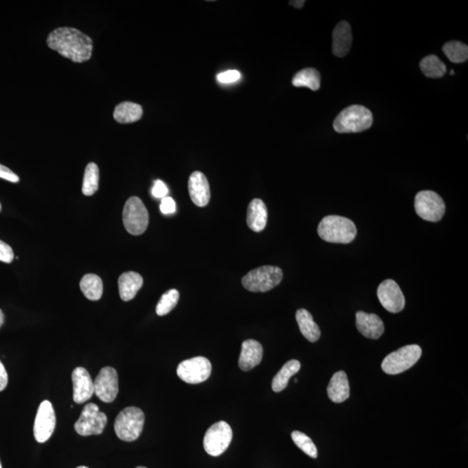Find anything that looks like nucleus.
<instances>
[{"mask_svg":"<svg viewBox=\"0 0 468 468\" xmlns=\"http://www.w3.org/2000/svg\"><path fill=\"white\" fill-rule=\"evenodd\" d=\"M48 46L75 62L90 60L93 51V41L79 29L61 27L48 36Z\"/></svg>","mask_w":468,"mask_h":468,"instance_id":"obj_1","label":"nucleus"},{"mask_svg":"<svg viewBox=\"0 0 468 468\" xmlns=\"http://www.w3.org/2000/svg\"><path fill=\"white\" fill-rule=\"evenodd\" d=\"M0 211H1V204H0Z\"/></svg>","mask_w":468,"mask_h":468,"instance_id":"obj_44","label":"nucleus"},{"mask_svg":"<svg viewBox=\"0 0 468 468\" xmlns=\"http://www.w3.org/2000/svg\"><path fill=\"white\" fill-rule=\"evenodd\" d=\"M160 209L163 215H172L176 211L175 201L171 197L161 199Z\"/></svg>","mask_w":468,"mask_h":468,"instance_id":"obj_35","label":"nucleus"},{"mask_svg":"<svg viewBox=\"0 0 468 468\" xmlns=\"http://www.w3.org/2000/svg\"><path fill=\"white\" fill-rule=\"evenodd\" d=\"M95 394L103 403H112L116 399L119 386L118 375L112 367L102 368L94 382Z\"/></svg>","mask_w":468,"mask_h":468,"instance_id":"obj_13","label":"nucleus"},{"mask_svg":"<svg viewBox=\"0 0 468 468\" xmlns=\"http://www.w3.org/2000/svg\"><path fill=\"white\" fill-rule=\"evenodd\" d=\"M292 439L297 447L300 448L305 454L314 459L318 457V449H316L311 438L307 436V434L300 432V431H294L292 434Z\"/></svg>","mask_w":468,"mask_h":468,"instance_id":"obj_32","label":"nucleus"},{"mask_svg":"<svg viewBox=\"0 0 468 468\" xmlns=\"http://www.w3.org/2000/svg\"><path fill=\"white\" fill-rule=\"evenodd\" d=\"M0 178L8 180V182L17 183L20 182V177L11 171L10 168H6V166L0 164Z\"/></svg>","mask_w":468,"mask_h":468,"instance_id":"obj_37","label":"nucleus"},{"mask_svg":"<svg viewBox=\"0 0 468 468\" xmlns=\"http://www.w3.org/2000/svg\"><path fill=\"white\" fill-rule=\"evenodd\" d=\"M268 212L267 206L260 199H254L250 202L248 208L246 223L250 230L260 233L267 227Z\"/></svg>","mask_w":468,"mask_h":468,"instance_id":"obj_20","label":"nucleus"},{"mask_svg":"<svg viewBox=\"0 0 468 468\" xmlns=\"http://www.w3.org/2000/svg\"><path fill=\"white\" fill-rule=\"evenodd\" d=\"M14 253L12 248L6 243L0 241V261L5 263H12Z\"/></svg>","mask_w":468,"mask_h":468,"instance_id":"obj_34","label":"nucleus"},{"mask_svg":"<svg viewBox=\"0 0 468 468\" xmlns=\"http://www.w3.org/2000/svg\"><path fill=\"white\" fill-rule=\"evenodd\" d=\"M107 422V415L99 411L98 405L88 403L75 423V430L82 436H98L105 430Z\"/></svg>","mask_w":468,"mask_h":468,"instance_id":"obj_9","label":"nucleus"},{"mask_svg":"<svg viewBox=\"0 0 468 468\" xmlns=\"http://www.w3.org/2000/svg\"><path fill=\"white\" fill-rule=\"evenodd\" d=\"M415 209L422 219L437 222L444 216L446 206L443 199L436 192L425 190L415 195Z\"/></svg>","mask_w":468,"mask_h":468,"instance_id":"obj_8","label":"nucleus"},{"mask_svg":"<svg viewBox=\"0 0 468 468\" xmlns=\"http://www.w3.org/2000/svg\"><path fill=\"white\" fill-rule=\"evenodd\" d=\"M233 440V430L226 422H216L206 431L204 448L209 455L217 457L227 450Z\"/></svg>","mask_w":468,"mask_h":468,"instance_id":"obj_10","label":"nucleus"},{"mask_svg":"<svg viewBox=\"0 0 468 468\" xmlns=\"http://www.w3.org/2000/svg\"><path fill=\"white\" fill-rule=\"evenodd\" d=\"M189 192L192 201L203 208L209 203L211 191L208 179L203 173L195 171L189 177Z\"/></svg>","mask_w":468,"mask_h":468,"instance_id":"obj_16","label":"nucleus"},{"mask_svg":"<svg viewBox=\"0 0 468 468\" xmlns=\"http://www.w3.org/2000/svg\"><path fill=\"white\" fill-rule=\"evenodd\" d=\"M422 349L419 345L404 346L396 352L390 353L383 360L382 370L386 374L398 375L410 370L422 356Z\"/></svg>","mask_w":468,"mask_h":468,"instance_id":"obj_6","label":"nucleus"},{"mask_svg":"<svg viewBox=\"0 0 468 468\" xmlns=\"http://www.w3.org/2000/svg\"><path fill=\"white\" fill-rule=\"evenodd\" d=\"M80 288L88 300L98 301L102 296V281L98 275L86 274L81 279Z\"/></svg>","mask_w":468,"mask_h":468,"instance_id":"obj_26","label":"nucleus"},{"mask_svg":"<svg viewBox=\"0 0 468 468\" xmlns=\"http://www.w3.org/2000/svg\"><path fill=\"white\" fill-rule=\"evenodd\" d=\"M73 400L83 403L94 395V382L90 373L83 367H77L72 372Z\"/></svg>","mask_w":468,"mask_h":468,"instance_id":"obj_15","label":"nucleus"},{"mask_svg":"<svg viewBox=\"0 0 468 468\" xmlns=\"http://www.w3.org/2000/svg\"><path fill=\"white\" fill-rule=\"evenodd\" d=\"M180 300V293L175 289L168 290L162 295L161 300L158 302L156 313L159 316H165L174 309Z\"/></svg>","mask_w":468,"mask_h":468,"instance_id":"obj_31","label":"nucleus"},{"mask_svg":"<svg viewBox=\"0 0 468 468\" xmlns=\"http://www.w3.org/2000/svg\"><path fill=\"white\" fill-rule=\"evenodd\" d=\"M301 364L297 360H290L283 366L272 380V388L275 392H281L288 385L290 378L300 371Z\"/></svg>","mask_w":468,"mask_h":468,"instance_id":"obj_25","label":"nucleus"},{"mask_svg":"<svg viewBox=\"0 0 468 468\" xmlns=\"http://www.w3.org/2000/svg\"><path fill=\"white\" fill-rule=\"evenodd\" d=\"M328 396L335 403H344L349 397V385L345 371H338L331 377L327 389Z\"/></svg>","mask_w":468,"mask_h":468,"instance_id":"obj_22","label":"nucleus"},{"mask_svg":"<svg viewBox=\"0 0 468 468\" xmlns=\"http://www.w3.org/2000/svg\"><path fill=\"white\" fill-rule=\"evenodd\" d=\"M296 319L302 335L308 341L315 342L319 340L321 336V331L313 319L311 313L305 309H298L296 313Z\"/></svg>","mask_w":468,"mask_h":468,"instance_id":"obj_23","label":"nucleus"},{"mask_svg":"<svg viewBox=\"0 0 468 468\" xmlns=\"http://www.w3.org/2000/svg\"><path fill=\"white\" fill-rule=\"evenodd\" d=\"M76 468H88V467H87L86 466H81V467H76Z\"/></svg>","mask_w":468,"mask_h":468,"instance_id":"obj_42","label":"nucleus"},{"mask_svg":"<svg viewBox=\"0 0 468 468\" xmlns=\"http://www.w3.org/2000/svg\"><path fill=\"white\" fill-rule=\"evenodd\" d=\"M305 4L304 0H301V1H290V5L293 6L294 7H296L297 9L302 8L303 7Z\"/></svg>","mask_w":468,"mask_h":468,"instance_id":"obj_39","label":"nucleus"},{"mask_svg":"<svg viewBox=\"0 0 468 468\" xmlns=\"http://www.w3.org/2000/svg\"><path fill=\"white\" fill-rule=\"evenodd\" d=\"M450 75H452V76H454V75H455V71H454V69H452V71L450 72Z\"/></svg>","mask_w":468,"mask_h":468,"instance_id":"obj_41","label":"nucleus"},{"mask_svg":"<svg viewBox=\"0 0 468 468\" xmlns=\"http://www.w3.org/2000/svg\"><path fill=\"white\" fill-rule=\"evenodd\" d=\"M142 114L143 109L141 105L132 102H123L116 107L113 116L117 123L126 124L139 121Z\"/></svg>","mask_w":468,"mask_h":468,"instance_id":"obj_24","label":"nucleus"},{"mask_svg":"<svg viewBox=\"0 0 468 468\" xmlns=\"http://www.w3.org/2000/svg\"><path fill=\"white\" fill-rule=\"evenodd\" d=\"M143 285V279L141 275L135 272H124L118 279L119 293L121 300L125 302L131 301L138 294Z\"/></svg>","mask_w":468,"mask_h":468,"instance_id":"obj_21","label":"nucleus"},{"mask_svg":"<svg viewBox=\"0 0 468 468\" xmlns=\"http://www.w3.org/2000/svg\"><path fill=\"white\" fill-rule=\"evenodd\" d=\"M136 468H147V467H136Z\"/></svg>","mask_w":468,"mask_h":468,"instance_id":"obj_43","label":"nucleus"},{"mask_svg":"<svg viewBox=\"0 0 468 468\" xmlns=\"http://www.w3.org/2000/svg\"><path fill=\"white\" fill-rule=\"evenodd\" d=\"M422 72L430 79H441L447 72V67L436 55H430L422 59L420 64Z\"/></svg>","mask_w":468,"mask_h":468,"instance_id":"obj_28","label":"nucleus"},{"mask_svg":"<svg viewBox=\"0 0 468 468\" xmlns=\"http://www.w3.org/2000/svg\"><path fill=\"white\" fill-rule=\"evenodd\" d=\"M145 415L141 408L128 407L119 413L116 419L115 432L118 438L123 441L138 440L145 426Z\"/></svg>","mask_w":468,"mask_h":468,"instance_id":"obj_4","label":"nucleus"},{"mask_svg":"<svg viewBox=\"0 0 468 468\" xmlns=\"http://www.w3.org/2000/svg\"><path fill=\"white\" fill-rule=\"evenodd\" d=\"M7 383H8V375L5 366L0 361V392H3L6 388Z\"/></svg>","mask_w":468,"mask_h":468,"instance_id":"obj_38","label":"nucleus"},{"mask_svg":"<svg viewBox=\"0 0 468 468\" xmlns=\"http://www.w3.org/2000/svg\"><path fill=\"white\" fill-rule=\"evenodd\" d=\"M241 74L238 71H227L222 73H220L217 76V79L221 83H233L237 82V81L241 79Z\"/></svg>","mask_w":468,"mask_h":468,"instance_id":"obj_33","label":"nucleus"},{"mask_svg":"<svg viewBox=\"0 0 468 468\" xmlns=\"http://www.w3.org/2000/svg\"><path fill=\"white\" fill-rule=\"evenodd\" d=\"M356 324L359 333L368 338L378 339L385 333L382 320L373 313L357 312Z\"/></svg>","mask_w":468,"mask_h":468,"instance_id":"obj_17","label":"nucleus"},{"mask_svg":"<svg viewBox=\"0 0 468 468\" xmlns=\"http://www.w3.org/2000/svg\"><path fill=\"white\" fill-rule=\"evenodd\" d=\"M443 50L446 56L453 62L460 64L467 60L468 47L467 44L459 41H451L445 44Z\"/></svg>","mask_w":468,"mask_h":468,"instance_id":"obj_30","label":"nucleus"},{"mask_svg":"<svg viewBox=\"0 0 468 468\" xmlns=\"http://www.w3.org/2000/svg\"><path fill=\"white\" fill-rule=\"evenodd\" d=\"M373 123L370 109L361 105H352L342 110L333 123L338 133H357L368 130Z\"/></svg>","mask_w":468,"mask_h":468,"instance_id":"obj_3","label":"nucleus"},{"mask_svg":"<svg viewBox=\"0 0 468 468\" xmlns=\"http://www.w3.org/2000/svg\"><path fill=\"white\" fill-rule=\"evenodd\" d=\"M56 427V415L53 404L43 401L36 413L33 433L36 441L44 443L53 436Z\"/></svg>","mask_w":468,"mask_h":468,"instance_id":"obj_12","label":"nucleus"},{"mask_svg":"<svg viewBox=\"0 0 468 468\" xmlns=\"http://www.w3.org/2000/svg\"><path fill=\"white\" fill-rule=\"evenodd\" d=\"M99 187V168L94 162L87 165L84 172L83 182V194L86 196H91L98 190Z\"/></svg>","mask_w":468,"mask_h":468,"instance_id":"obj_29","label":"nucleus"},{"mask_svg":"<svg viewBox=\"0 0 468 468\" xmlns=\"http://www.w3.org/2000/svg\"><path fill=\"white\" fill-rule=\"evenodd\" d=\"M168 189L163 182L158 180L154 182V185L152 189V195L154 198L163 199L167 197Z\"/></svg>","mask_w":468,"mask_h":468,"instance_id":"obj_36","label":"nucleus"},{"mask_svg":"<svg viewBox=\"0 0 468 468\" xmlns=\"http://www.w3.org/2000/svg\"><path fill=\"white\" fill-rule=\"evenodd\" d=\"M352 40L351 25L345 21L339 22L333 32V53L335 56H346L351 50Z\"/></svg>","mask_w":468,"mask_h":468,"instance_id":"obj_19","label":"nucleus"},{"mask_svg":"<svg viewBox=\"0 0 468 468\" xmlns=\"http://www.w3.org/2000/svg\"><path fill=\"white\" fill-rule=\"evenodd\" d=\"M321 76L316 69L307 68L295 74L293 84L295 87H307L312 91H318L320 88Z\"/></svg>","mask_w":468,"mask_h":468,"instance_id":"obj_27","label":"nucleus"},{"mask_svg":"<svg viewBox=\"0 0 468 468\" xmlns=\"http://www.w3.org/2000/svg\"><path fill=\"white\" fill-rule=\"evenodd\" d=\"M212 373V364L203 356L183 361L177 368V375L183 382L190 385L203 382Z\"/></svg>","mask_w":468,"mask_h":468,"instance_id":"obj_11","label":"nucleus"},{"mask_svg":"<svg viewBox=\"0 0 468 468\" xmlns=\"http://www.w3.org/2000/svg\"><path fill=\"white\" fill-rule=\"evenodd\" d=\"M123 220L128 234H145L149 226V215L141 199L135 196L128 199L124 206Z\"/></svg>","mask_w":468,"mask_h":468,"instance_id":"obj_7","label":"nucleus"},{"mask_svg":"<svg viewBox=\"0 0 468 468\" xmlns=\"http://www.w3.org/2000/svg\"><path fill=\"white\" fill-rule=\"evenodd\" d=\"M0 468H2L1 462H0Z\"/></svg>","mask_w":468,"mask_h":468,"instance_id":"obj_45","label":"nucleus"},{"mask_svg":"<svg viewBox=\"0 0 468 468\" xmlns=\"http://www.w3.org/2000/svg\"><path fill=\"white\" fill-rule=\"evenodd\" d=\"M4 321H5V316H4V313L0 309V328L3 326Z\"/></svg>","mask_w":468,"mask_h":468,"instance_id":"obj_40","label":"nucleus"},{"mask_svg":"<svg viewBox=\"0 0 468 468\" xmlns=\"http://www.w3.org/2000/svg\"><path fill=\"white\" fill-rule=\"evenodd\" d=\"M263 359V347L260 342L248 339L243 342L239 366L242 370L249 371L259 366Z\"/></svg>","mask_w":468,"mask_h":468,"instance_id":"obj_18","label":"nucleus"},{"mask_svg":"<svg viewBox=\"0 0 468 468\" xmlns=\"http://www.w3.org/2000/svg\"><path fill=\"white\" fill-rule=\"evenodd\" d=\"M377 297L383 308L392 313H398L405 307V297L398 283L386 279L377 289Z\"/></svg>","mask_w":468,"mask_h":468,"instance_id":"obj_14","label":"nucleus"},{"mask_svg":"<svg viewBox=\"0 0 468 468\" xmlns=\"http://www.w3.org/2000/svg\"><path fill=\"white\" fill-rule=\"evenodd\" d=\"M283 272L278 267L265 265L254 269L242 279V285L249 292L265 293L281 283Z\"/></svg>","mask_w":468,"mask_h":468,"instance_id":"obj_5","label":"nucleus"},{"mask_svg":"<svg viewBox=\"0 0 468 468\" xmlns=\"http://www.w3.org/2000/svg\"><path fill=\"white\" fill-rule=\"evenodd\" d=\"M318 233L324 241L349 244L355 239L357 231L352 220L342 216L328 215L319 223Z\"/></svg>","mask_w":468,"mask_h":468,"instance_id":"obj_2","label":"nucleus"}]
</instances>
